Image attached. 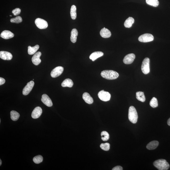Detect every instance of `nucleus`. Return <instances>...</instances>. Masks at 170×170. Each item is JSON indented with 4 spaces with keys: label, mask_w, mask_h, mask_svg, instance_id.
<instances>
[{
    "label": "nucleus",
    "mask_w": 170,
    "mask_h": 170,
    "mask_svg": "<svg viewBox=\"0 0 170 170\" xmlns=\"http://www.w3.org/2000/svg\"><path fill=\"white\" fill-rule=\"evenodd\" d=\"M103 78L108 80L115 79L119 76V74L116 71L111 70H104L101 73Z\"/></svg>",
    "instance_id": "nucleus-1"
},
{
    "label": "nucleus",
    "mask_w": 170,
    "mask_h": 170,
    "mask_svg": "<svg viewBox=\"0 0 170 170\" xmlns=\"http://www.w3.org/2000/svg\"><path fill=\"white\" fill-rule=\"evenodd\" d=\"M154 166L159 170H167L169 169L170 166L169 163L163 159L156 160L153 163Z\"/></svg>",
    "instance_id": "nucleus-2"
},
{
    "label": "nucleus",
    "mask_w": 170,
    "mask_h": 170,
    "mask_svg": "<svg viewBox=\"0 0 170 170\" xmlns=\"http://www.w3.org/2000/svg\"><path fill=\"white\" fill-rule=\"evenodd\" d=\"M128 118L130 121L133 123H136L137 122L138 118L137 112L133 106H131L129 108Z\"/></svg>",
    "instance_id": "nucleus-3"
},
{
    "label": "nucleus",
    "mask_w": 170,
    "mask_h": 170,
    "mask_svg": "<svg viewBox=\"0 0 170 170\" xmlns=\"http://www.w3.org/2000/svg\"><path fill=\"white\" fill-rule=\"evenodd\" d=\"M142 70L143 73L145 74H147L149 73L150 69V59L148 58H146L142 62Z\"/></svg>",
    "instance_id": "nucleus-4"
},
{
    "label": "nucleus",
    "mask_w": 170,
    "mask_h": 170,
    "mask_svg": "<svg viewBox=\"0 0 170 170\" xmlns=\"http://www.w3.org/2000/svg\"><path fill=\"white\" fill-rule=\"evenodd\" d=\"M35 23L37 27L40 29H45L48 27L47 22L42 19L37 18L35 21Z\"/></svg>",
    "instance_id": "nucleus-5"
},
{
    "label": "nucleus",
    "mask_w": 170,
    "mask_h": 170,
    "mask_svg": "<svg viewBox=\"0 0 170 170\" xmlns=\"http://www.w3.org/2000/svg\"><path fill=\"white\" fill-rule=\"evenodd\" d=\"M154 37L153 35L149 33H145L139 37L138 40L142 42L146 43L150 42L153 41Z\"/></svg>",
    "instance_id": "nucleus-6"
},
{
    "label": "nucleus",
    "mask_w": 170,
    "mask_h": 170,
    "mask_svg": "<svg viewBox=\"0 0 170 170\" xmlns=\"http://www.w3.org/2000/svg\"><path fill=\"white\" fill-rule=\"evenodd\" d=\"M98 95L99 99L104 102H107L109 101L111 97L109 93L104 90L100 91Z\"/></svg>",
    "instance_id": "nucleus-7"
},
{
    "label": "nucleus",
    "mask_w": 170,
    "mask_h": 170,
    "mask_svg": "<svg viewBox=\"0 0 170 170\" xmlns=\"http://www.w3.org/2000/svg\"><path fill=\"white\" fill-rule=\"evenodd\" d=\"M63 70L64 68L63 67L58 66L56 67L51 71V76L52 78H57L62 74Z\"/></svg>",
    "instance_id": "nucleus-8"
},
{
    "label": "nucleus",
    "mask_w": 170,
    "mask_h": 170,
    "mask_svg": "<svg viewBox=\"0 0 170 170\" xmlns=\"http://www.w3.org/2000/svg\"><path fill=\"white\" fill-rule=\"evenodd\" d=\"M34 83L33 81L28 82L26 86L23 88L22 94L26 96L29 93L34 86Z\"/></svg>",
    "instance_id": "nucleus-9"
},
{
    "label": "nucleus",
    "mask_w": 170,
    "mask_h": 170,
    "mask_svg": "<svg viewBox=\"0 0 170 170\" xmlns=\"http://www.w3.org/2000/svg\"><path fill=\"white\" fill-rule=\"evenodd\" d=\"M135 57V54H128L125 56L123 59V62L126 64H129L133 62Z\"/></svg>",
    "instance_id": "nucleus-10"
},
{
    "label": "nucleus",
    "mask_w": 170,
    "mask_h": 170,
    "mask_svg": "<svg viewBox=\"0 0 170 170\" xmlns=\"http://www.w3.org/2000/svg\"><path fill=\"white\" fill-rule=\"evenodd\" d=\"M42 113V109L41 107H37L35 108L32 113V117L33 119L39 118Z\"/></svg>",
    "instance_id": "nucleus-11"
},
{
    "label": "nucleus",
    "mask_w": 170,
    "mask_h": 170,
    "mask_svg": "<svg viewBox=\"0 0 170 170\" xmlns=\"http://www.w3.org/2000/svg\"><path fill=\"white\" fill-rule=\"evenodd\" d=\"M41 101L47 107H51L53 105L51 99L47 94H43L42 97Z\"/></svg>",
    "instance_id": "nucleus-12"
},
{
    "label": "nucleus",
    "mask_w": 170,
    "mask_h": 170,
    "mask_svg": "<svg viewBox=\"0 0 170 170\" xmlns=\"http://www.w3.org/2000/svg\"><path fill=\"white\" fill-rule=\"evenodd\" d=\"M13 56L10 52L6 51L0 52V58L4 60H10L12 58Z\"/></svg>",
    "instance_id": "nucleus-13"
},
{
    "label": "nucleus",
    "mask_w": 170,
    "mask_h": 170,
    "mask_svg": "<svg viewBox=\"0 0 170 170\" xmlns=\"http://www.w3.org/2000/svg\"><path fill=\"white\" fill-rule=\"evenodd\" d=\"M41 54V52H38L34 54L32 58V62L35 65L37 66L41 63V61L40 57Z\"/></svg>",
    "instance_id": "nucleus-14"
},
{
    "label": "nucleus",
    "mask_w": 170,
    "mask_h": 170,
    "mask_svg": "<svg viewBox=\"0 0 170 170\" xmlns=\"http://www.w3.org/2000/svg\"><path fill=\"white\" fill-rule=\"evenodd\" d=\"M14 36V33L8 30H4L1 33V38L6 39L13 38Z\"/></svg>",
    "instance_id": "nucleus-15"
},
{
    "label": "nucleus",
    "mask_w": 170,
    "mask_h": 170,
    "mask_svg": "<svg viewBox=\"0 0 170 170\" xmlns=\"http://www.w3.org/2000/svg\"><path fill=\"white\" fill-rule=\"evenodd\" d=\"M100 34L102 37L105 38H109L111 35L110 31L105 28L102 29L101 30Z\"/></svg>",
    "instance_id": "nucleus-16"
},
{
    "label": "nucleus",
    "mask_w": 170,
    "mask_h": 170,
    "mask_svg": "<svg viewBox=\"0 0 170 170\" xmlns=\"http://www.w3.org/2000/svg\"><path fill=\"white\" fill-rule=\"evenodd\" d=\"M104 53L101 51H97L93 53L89 56V58L92 61H94L96 59L102 57Z\"/></svg>",
    "instance_id": "nucleus-17"
},
{
    "label": "nucleus",
    "mask_w": 170,
    "mask_h": 170,
    "mask_svg": "<svg viewBox=\"0 0 170 170\" xmlns=\"http://www.w3.org/2000/svg\"><path fill=\"white\" fill-rule=\"evenodd\" d=\"M83 98L86 103L91 104L93 102V100L92 98L89 93L87 92H85L83 95Z\"/></svg>",
    "instance_id": "nucleus-18"
},
{
    "label": "nucleus",
    "mask_w": 170,
    "mask_h": 170,
    "mask_svg": "<svg viewBox=\"0 0 170 170\" xmlns=\"http://www.w3.org/2000/svg\"><path fill=\"white\" fill-rule=\"evenodd\" d=\"M159 145V142L158 141H152L147 144V148L148 149L153 150L155 149L158 147Z\"/></svg>",
    "instance_id": "nucleus-19"
},
{
    "label": "nucleus",
    "mask_w": 170,
    "mask_h": 170,
    "mask_svg": "<svg viewBox=\"0 0 170 170\" xmlns=\"http://www.w3.org/2000/svg\"><path fill=\"white\" fill-rule=\"evenodd\" d=\"M78 33L76 29H73L71 32V36L70 39L72 42L75 43L76 42L77 40V37L78 35Z\"/></svg>",
    "instance_id": "nucleus-20"
},
{
    "label": "nucleus",
    "mask_w": 170,
    "mask_h": 170,
    "mask_svg": "<svg viewBox=\"0 0 170 170\" xmlns=\"http://www.w3.org/2000/svg\"><path fill=\"white\" fill-rule=\"evenodd\" d=\"M73 81L69 78H67L64 80L62 82L61 86L63 87H68L71 88L73 87Z\"/></svg>",
    "instance_id": "nucleus-21"
},
{
    "label": "nucleus",
    "mask_w": 170,
    "mask_h": 170,
    "mask_svg": "<svg viewBox=\"0 0 170 170\" xmlns=\"http://www.w3.org/2000/svg\"><path fill=\"white\" fill-rule=\"evenodd\" d=\"M134 19L132 17H129L126 19L124 23V26L127 28H130L132 27L133 24L134 23Z\"/></svg>",
    "instance_id": "nucleus-22"
},
{
    "label": "nucleus",
    "mask_w": 170,
    "mask_h": 170,
    "mask_svg": "<svg viewBox=\"0 0 170 170\" xmlns=\"http://www.w3.org/2000/svg\"><path fill=\"white\" fill-rule=\"evenodd\" d=\"M39 46L38 45H36L34 47H31L30 46H29L28 48V54L30 55L34 54L39 49Z\"/></svg>",
    "instance_id": "nucleus-23"
},
{
    "label": "nucleus",
    "mask_w": 170,
    "mask_h": 170,
    "mask_svg": "<svg viewBox=\"0 0 170 170\" xmlns=\"http://www.w3.org/2000/svg\"><path fill=\"white\" fill-rule=\"evenodd\" d=\"M136 98L138 100L142 102H145L146 98L143 92L139 91L136 93Z\"/></svg>",
    "instance_id": "nucleus-24"
},
{
    "label": "nucleus",
    "mask_w": 170,
    "mask_h": 170,
    "mask_svg": "<svg viewBox=\"0 0 170 170\" xmlns=\"http://www.w3.org/2000/svg\"><path fill=\"white\" fill-rule=\"evenodd\" d=\"M76 7L75 5L71 6L70 10V15L71 18L73 20H75L77 17Z\"/></svg>",
    "instance_id": "nucleus-25"
},
{
    "label": "nucleus",
    "mask_w": 170,
    "mask_h": 170,
    "mask_svg": "<svg viewBox=\"0 0 170 170\" xmlns=\"http://www.w3.org/2000/svg\"><path fill=\"white\" fill-rule=\"evenodd\" d=\"M20 115L19 114L15 111H12L11 112V118L13 121H16L18 120Z\"/></svg>",
    "instance_id": "nucleus-26"
},
{
    "label": "nucleus",
    "mask_w": 170,
    "mask_h": 170,
    "mask_svg": "<svg viewBox=\"0 0 170 170\" xmlns=\"http://www.w3.org/2000/svg\"><path fill=\"white\" fill-rule=\"evenodd\" d=\"M146 2L149 5L155 7H157L159 4L158 0H146Z\"/></svg>",
    "instance_id": "nucleus-27"
},
{
    "label": "nucleus",
    "mask_w": 170,
    "mask_h": 170,
    "mask_svg": "<svg viewBox=\"0 0 170 170\" xmlns=\"http://www.w3.org/2000/svg\"><path fill=\"white\" fill-rule=\"evenodd\" d=\"M150 105L153 108H156L158 107V100L156 98L153 97L151 100Z\"/></svg>",
    "instance_id": "nucleus-28"
},
{
    "label": "nucleus",
    "mask_w": 170,
    "mask_h": 170,
    "mask_svg": "<svg viewBox=\"0 0 170 170\" xmlns=\"http://www.w3.org/2000/svg\"><path fill=\"white\" fill-rule=\"evenodd\" d=\"M43 160V157L42 156L38 155L35 156L33 158V162L36 164H39L42 162Z\"/></svg>",
    "instance_id": "nucleus-29"
},
{
    "label": "nucleus",
    "mask_w": 170,
    "mask_h": 170,
    "mask_svg": "<svg viewBox=\"0 0 170 170\" xmlns=\"http://www.w3.org/2000/svg\"><path fill=\"white\" fill-rule=\"evenodd\" d=\"M102 139L104 141H106L108 140L109 138V135L108 133L106 131H103L101 133Z\"/></svg>",
    "instance_id": "nucleus-30"
},
{
    "label": "nucleus",
    "mask_w": 170,
    "mask_h": 170,
    "mask_svg": "<svg viewBox=\"0 0 170 170\" xmlns=\"http://www.w3.org/2000/svg\"><path fill=\"white\" fill-rule=\"evenodd\" d=\"M100 147L103 150L105 151H108L110 149V144L108 143H102L101 144Z\"/></svg>",
    "instance_id": "nucleus-31"
},
{
    "label": "nucleus",
    "mask_w": 170,
    "mask_h": 170,
    "mask_svg": "<svg viewBox=\"0 0 170 170\" xmlns=\"http://www.w3.org/2000/svg\"><path fill=\"white\" fill-rule=\"evenodd\" d=\"M22 18L20 16H17L14 18H12L11 19L10 21L12 23H19L22 22Z\"/></svg>",
    "instance_id": "nucleus-32"
},
{
    "label": "nucleus",
    "mask_w": 170,
    "mask_h": 170,
    "mask_svg": "<svg viewBox=\"0 0 170 170\" xmlns=\"http://www.w3.org/2000/svg\"><path fill=\"white\" fill-rule=\"evenodd\" d=\"M21 10L20 9L17 8L14 9L12 11V13L13 14L14 16H17L19 15L20 13Z\"/></svg>",
    "instance_id": "nucleus-33"
},
{
    "label": "nucleus",
    "mask_w": 170,
    "mask_h": 170,
    "mask_svg": "<svg viewBox=\"0 0 170 170\" xmlns=\"http://www.w3.org/2000/svg\"><path fill=\"white\" fill-rule=\"evenodd\" d=\"M123 168L121 166H116L113 168L112 170H122Z\"/></svg>",
    "instance_id": "nucleus-34"
},
{
    "label": "nucleus",
    "mask_w": 170,
    "mask_h": 170,
    "mask_svg": "<svg viewBox=\"0 0 170 170\" xmlns=\"http://www.w3.org/2000/svg\"><path fill=\"white\" fill-rule=\"evenodd\" d=\"M6 81L4 78H0V85H2L4 84L5 83Z\"/></svg>",
    "instance_id": "nucleus-35"
},
{
    "label": "nucleus",
    "mask_w": 170,
    "mask_h": 170,
    "mask_svg": "<svg viewBox=\"0 0 170 170\" xmlns=\"http://www.w3.org/2000/svg\"><path fill=\"white\" fill-rule=\"evenodd\" d=\"M167 124L169 126H170V118L168 120Z\"/></svg>",
    "instance_id": "nucleus-36"
},
{
    "label": "nucleus",
    "mask_w": 170,
    "mask_h": 170,
    "mask_svg": "<svg viewBox=\"0 0 170 170\" xmlns=\"http://www.w3.org/2000/svg\"><path fill=\"white\" fill-rule=\"evenodd\" d=\"M2 164V161L1 159H0V166H1Z\"/></svg>",
    "instance_id": "nucleus-37"
},
{
    "label": "nucleus",
    "mask_w": 170,
    "mask_h": 170,
    "mask_svg": "<svg viewBox=\"0 0 170 170\" xmlns=\"http://www.w3.org/2000/svg\"><path fill=\"white\" fill-rule=\"evenodd\" d=\"M10 16L12 17V15H10Z\"/></svg>",
    "instance_id": "nucleus-38"
}]
</instances>
